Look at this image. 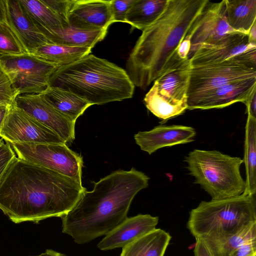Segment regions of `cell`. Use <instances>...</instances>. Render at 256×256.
Masks as SVG:
<instances>
[{
  "label": "cell",
  "instance_id": "obj_19",
  "mask_svg": "<svg viewBox=\"0 0 256 256\" xmlns=\"http://www.w3.org/2000/svg\"><path fill=\"white\" fill-rule=\"evenodd\" d=\"M6 0L8 26L18 38L26 52L32 54L38 47L50 44L18 0Z\"/></svg>",
  "mask_w": 256,
  "mask_h": 256
},
{
  "label": "cell",
  "instance_id": "obj_20",
  "mask_svg": "<svg viewBox=\"0 0 256 256\" xmlns=\"http://www.w3.org/2000/svg\"><path fill=\"white\" fill-rule=\"evenodd\" d=\"M107 30H84L68 26L43 34L50 44L72 46L86 47L92 49L102 40L107 34Z\"/></svg>",
  "mask_w": 256,
  "mask_h": 256
},
{
  "label": "cell",
  "instance_id": "obj_34",
  "mask_svg": "<svg viewBox=\"0 0 256 256\" xmlns=\"http://www.w3.org/2000/svg\"><path fill=\"white\" fill-rule=\"evenodd\" d=\"M256 238L250 240L238 247L230 256H256Z\"/></svg>",
  "mask_w": 256,
  "mask_h": 256
},
{
  "label": "cell",
  "instance_id": "obj_6",
  "mask_svg": "<svg viewBox=\"0 0 256 256\" xmlns=\"http://www.w3.org/2000/svg\"><path fill=\"white\" fill-rule=\"evenodd\" d=\"M184 162L194 183L200 185L213 200L229 198L242 194L246 182L240 167L243 162L216 150L196 149L185 157Z\"/></svg>",
  "mask_w": 256,
  "mask_h": 256
},
{
  "label": "cell",
  "instance_id": "obj_10",
  "mask_svg": "<svg viewBox=\"0 0 256 256\" xmlns=\"http://www.w3.org/2000/svg\"><path fill=\"white\" fill-rule=\"evenodd\" d=\"M240 54L220 62L192 66L187 100L231 82L256 78V66L242 62Z\"/></svg>",
  "mask_w": 256,
  "mask_h": 256
},
{
  "label": "cell",
  "instance_id": "obj_29",
  "mask_svg": "<svg viewBox=\"0 0 256 256\" xmlns=\"http://www.w3.org/2000/svg\"><path fill=\"white\" fill-rule=\"evenodd\" d=\"M24 53L27 52L10 26L0 24V56Z\"/></svg>",
  "mask_w": 256,
  "mask_h": 256
},
{
  "label": "cell",
  "instance_id": "obj_32",
  "mask_svg": "<svg viewBox=\"0 0 256 256\" xmlns=\"http://www.w3.org/2000/svg\"><path fill=\"white\" fill-rule=\"evenodd\" d=\"M135 0H111L114 22H125L126 14Z\"/></svg>",
  "mask_w": 256,
  "mask_h": 256
},
{
  "label": "cell",
  "instance_id": "obj_14",
  "mask_svg": "<svg viewBox=\"0 0 256 256\" xmlns=\"http://www.w3.org/2000/svg\"><path fill=\"white\" fill-rule=\"evenodd\" d=\"M256 90V78L231 82L187 100V110L221 108L237 102L244 104Z\"/></svg>",
  "mask_w": 256,
  "mask_h": 256
},
{
  "label": "cell",
  "instance_id": "obj_22",
  "mask_svg": "<svg viewBox=\"0 0 256 256\" xmlns=\"http://www.w3.org/2000/svg\"><path fill=\"white\" fill-rule=\"evenodd\" d=\"M40 93L52 107L74 122L92 106L72 92L54 87L48 86Z\"/></svg>",
  "mask_w": 256,
  "mask_h": 256
},
{
  "label": "cell",
  "instance_id": "obj_37",
  "mask_svg": "<svg viewBox=\"0 0 256 256\" xmlns=\"http://www.w3.org/2000/svg\"><path fill=\"white\" fill-rule=\"evenodd\" d=\"M0 24L8 25L6 0H0Z\"/></svg>",
  "mask_w": 256,
  "mask_h": 256
},
{
  "label": "cell",
  "instance_id": "obj_21",
  "mask_svg": "<svg viewBox=\"0 0 256 256\" xmlns=\"http://www.w3.org/2000/svg\"><path fill=\"white\" fill-rule=\"evenodd\" d=\"M172 236L156 228L122 248L120 256H164Z\"/></svg>",
  "mask_w": 256,
  "mask_h": 256
},
{
  "label": "cell",
  "instance_id": "obj_5",
  "mask_svg": "<svg viewBox=\"0 0 256 256\" xmlns=\"http://www.w3.org/2000/svg\"><path fill=\"white\" fill-rule=\"evenodd\" d=\"M256 222V194L202 201L190 212L187 227L198 238L216 239L234 234Z\"/></svg>",
  "mask_w": 256,
  "mask_h": 256
},
{
  "label": "cell",
  "instance_id": "obj_7",
  "mask_svg": "<svg viewBox=\"0 0 256 256\" xmlns=\"http://www.w3.org/2000/svg\"><path fill=\"white\" fill-rule=\"evenodd\" d=\"M192 65L188 58L170 68L154 82L144 99L154 116L168 120L187 110V92Z\"/></svg>",
  "mask_w": 256,
  "mask_h": 256
},
{
  "label": "cell",
  "instance_id": "obj_25",
  "mask_svg": "<svg viewBox=\"0 0 256 256\" xmlns=\"http://www.w3.org/2000/svg\"><path fill=\"white\" fill-rule=\"evenodd\" d=\"M168 2V0H135L126 14L125 22L142 31L161 15Z\"/></svg>",
  "mask_w": 256,
  "mask_h": 256
},
{
  "label": "cell",
  "instance_id": "obj_36",
  "mask_svg": "<svg viewBox=\"0 0 256 256\" xmlns=\"http://www.w3.org/2000/svg\"><path fill=\"white\" fill-rule=\"evenodd\" d=\"M194 248V256H212L208 249L201 239L196 238Z\"/></svg>",
  "mask_w": 256,
  "mask_h": 256
},
{
  "label": "cell",
  "instance_id": "obj_13",
  "mask_svg": "<svg viewBox=\"0 0 256 256\" xmlns=\"http://www.w3.org/2000/svg\"><path fill=\"white\" fill-rule=\"evenodd\" d=\"M15 103L18 108L55 132L66 143L74 140L76 122L56 110L41 93L18 95Z\"/></svg>",
  "mask_w": 256,
  "mask_h": 256
},
{
  "label": "cell",
  "instance_id": "obj_31",
  "mask_svg": "<svg viewBox=\"0 0 256 256\" xmlns=\"http://www.w3.org/2000/svg\"><path fill=\"white\" fill-rule=\"evenodd\" d=\"M60 18L63 27L70 26L68 14L74 0H42Z\"/></svg>",
  "mask_w": 256,
  "mask_h": 256
},
{
  "label": "cell",
  "instance_id": "obj_12",
  "mask_svg": "<svg viewBox=\"0 0 256 256\" xmlns=\"http://www.w3.org/2000/svg\"><path fill=\"white\" fill-rule=\"evenodd\" d=\"M224 0L212 2L208 0L201 13L186 36L190 41V59L202 44H212L226 34L234 32L227 24Z\"/></svg>",
  "mask_w": 256,
  "mask_h": 256
},
{
  "label": "cell",
  "instance_id": "obj_40",
  "mask_svg": "<svg viewBox=\"0 0 256 256\" xmlns=\"http://www.w3.org/2000/svg\"><path fill=\"white\" fill-rule=\"evenodd\" d=\"M66 256L64 254H62L60 252H56L52 250L48 249L46 250L45 252L39 254L38 256Z\"/></svg>",
  "mask_w": 256,
  "mask_h": 256
},
{
  "label": "cell",
  "instance_id": "obj_16",
  "mask_svg": "<svg viewBox=\"0 0 256 256\" xmlns=\"http://www.w3.org/2000/svg\"><path fill=\"white\" fill-rule=\"evenodd\" d=\"M69 25L84 30H107L114 22L111 0H74Z\"/></svg>",
  "mask_w": 256,
  "mask_h": 256
},
{
  "label": "cell",
  "instance_id": "obj_1",
  "mask_svg": "<svg viewBox=\"0 0 256 256\" xmlns=\"http://www.w3.org/2000/svg\"><path fill=\"white\" fill-rule=\"evenodd\" d=\"M86 189L76 180L16 156L0 180V209L14 222L62 217Z\"/></svg>",
  "mask_w": 256,
  "mask_h": 256
},
{
  "label": "cell",
  "instance_id": "obj_11",
  "mask_svg": "<svg viewBox=\"0 0 256 256\" xmlns=\"http://www.w3.org/2000/svg\"><path fill=\"white\" fill-rule=\"evenodd\" d=\"M0 137L10 144H66L55 132L18 108L15 102L10 108L0 132Z\"/></svg>",
  "mask_w": 256,
  "mask_h": 256
},
{
  "label": "cell",
  "instance_id": "obj_26",
  "mask_svg": "<svg viewBox=\"0 0 256 256\" xmlns=\"http://www.w3.org/2000/svg\"><path fill=\"white\" fill-rule=\"evenodd\" d=\"M244 157L246 171L245 194H256V118L248 116Z\"/></svg>",
  "mask_w": 256,
  "mask_h": 256
},
{
  "label": "cell",
  "instance_id": "obj_35",
  "mask_svg": "<svg viewBox=\"0 0 256 256\" xmlns=\"http://www.w3.org/2000/svg\"><path fill=\"white\" fill-rule=\"evenodd\" d=\"M245 104L248 116L256 118V90L253 92Z\"/></svg>",
  "mask_w": 256,
  "mask_h": 256
},
{
  "label": "cell",
  "instance_id": "obj_15",
  "mask_svg": "<svg viewBox=\"0 0 256 256\" xmlns=\"http://www.w3.org/2000/svg\"><path fill=\"white\" fill-rule=\"evenodd\" d=\"M256 44L249 41L248 34L234 32L212 44H202L190 59L192 66L220 62L233 58Z\"/></svg>",
  "mask_w": 256,
  "mask_h": 256
},
{
  "label": "cell",
  "instance_id": "obj_18",
  "mask_svg": "<svg viewBox=\"0 0 256 256\" xmlns=\"http://www.w3.org/2000/svg\"><path fill=\"white\" fill-rule=\"evenodd\" d=\"M158 222V217L148 214L127 217L106 234L97 246L102 250L123 248L156 229Z\"/></svg>",
  "mask_w": 256,
  "mask_h": 256
},
{
  "label": "cell",
  "instance_id": "obj_4",
  "mask_svg": "<svg viewBox=\"0 0 256 256\" xmlns=\"http://www.w3.org/2000/svg\"><path fill=\"white\" fill-rule=\"evenodd\" d=\"M48 86L72 92L92 105L130 98L135 87L126 70L90 54L58 68Z\"/></svg>",
  "mask_w": 256,
  "mask_h": 256
},
{
  "label": "cell",
  "instance_id": "obj_38",
  "mask_svg": "<svg viewBox=\"0 0 256 256\" xmlns=\"http://www.w3.org/2000/svg\"><path fill=\"white\" fill-rule=\"evenodd\" d=\"M10 106H0V132Z\"/></svg>",
  "mask_w": 256,
  "mask_h": 256
},
{
  "label": "cell",
  "instance_id": "obj_39",
  "mask_svg": "<svg viewBox=\"0 0 256 256\" xmlns=\"http://www.w3.org/2000/svg\"><path fill=\"white\" fill-rule=\"evenodd\" d=\"M248 36L250 42L256 44V22L250 28L248 33Z\"/></svg>",
  "mask_w": 256,
  "mask_h": 256
},
{
  "label": "cell",
  "instance_id": "obj_8",
  "mask_svg": "<svg viewBox=\"0 0 256 256\" xmlns=\"http://www.w3.org/2000/svg\"><path fill=\"white\" fill-rule=\"evenodd\" d=\"M16 156L76 180L82 184V158L66 144H10Z\"/></svg>",
  "mask_w": 256,
  "mask_h": 256
},
{
  "label": "cell",
  "instance_id": "obj_23",
  "mask_svg": "<svg viewBox=\"0 0 256 256\" xmlns=\"http://www.w3.org/2000/svg\"><path fill=\"white\" fill-rule=\"evenodd\" d=\"M225 16L235 32L246 34L256 22V0H224Z\"/></svg>",
  "mask_w": 256,
  "mask_h": 256
},
{
  "label": "cell",
  "instance_id": "obj_33",
  "mask_svg": "<svg viewBox=\"0 0 256 256\" xmlns=\"http://www.w3.org/2000/svg\"><path fill=\"white\" fill-rule=\"evenodd\" d=\"M16 156V154L9 142H6L0 146V180Z\"/></svg>",
  "mask_w": 256,
  "mask_h": 256
},
{
  "label": "cell",
  "instance_id": "obj_30",
  "mask_svg": "<svg viewBox=\"0 0 256 256\" xmlns=\"http://www.w3.org/2000/svg\"><path fill=\"white\" fill-rule=\"evenodd\" d=\"M16 96L8 77L0 69V106L12 105Z\"/></svg>",
  "mask_w": 256,
  "mask_h": 256
},
{
  "label": "cell",
  "instance_id": "obj_9",
  "mask_svg": "<svg viewBox=\"0 0 256 256\" xmlns=\"http://www.w3.org/2000/svg\"><path fill=\"white\" fill-rule=\"evenodd\" d=\"M58 68L28 53L0 56V69L8 77L17 96L42 92Z\"/></svg>",
  "mask_w": 256,
  "mask_h": 256
},
{
  "label": "cell",
  "instance_id": "obj_17",
  "mask_svg": "<svg viewBox=\"0 0 256 256\" xmlns=\"http://www.w3.org/2000/svg\"><path fill=\"white\" fill-rule=\"evenodd\" d=\"M196 134L190 126L160 125L148 131L139 132L134 138L142 150L151 154L162 148L193 142Z\"/></svg>",
  "mask_w": 256,
  "mask_h": 256
},
{
  "label": "cell",
  "instance_id": "obj_24",
  "mask_svg": "<svg viewBox=\"0 0 256 256\" xmlns=\"http://www.w3.org/2000/svg\"><path fill=\"white\" fill-rule=\"evenodd\" d=\"M91 50L92 48L86 47L47 44L38 47L30 54L60 67L80 60L90 54Z\"/></svg>",
  "mask_w": 256,
  "mask_h": 256
},
{
  "label": "cell",
  "instance_id": "obj_41",
  "mask_svg": "<svg viewBox=\"0 0 256 256\" xmlns=\"http://www.w3.org/2000/svg\"><path fill=\"white\" fill-rule=\"evenodd\" d=\"M4 143V142L2 138H0V146Z\"/></svg>",
  "mask_w": 256,
  "mask_h": 256
},
{
  "label": "cell",
  "instance_id": "obj_3",
  "mask_svg": "<svg viewBox=\"0 0 256 256\" xmlns=\"http://www.w3.org/2000/svg\"><path fill=\"white\" fill-rule=\"evenodd\" d=\"M208 0H168L161 15L142 30L126 62L134 86L145 89L182 62L178 49Z\"/></svg>",
  "mask_w": 256,
  "mask_h": 256
},
{
  "label": "cell",
  "instance_id": "obj_2",
  "mask_svg": "<svg viewBox=\"0 0 256 256\" xmlns=\"http://www.w3.org/2000/svg\"><path fill=\"white\" fill-rule=\"evenodd\" d=\"M149 178L132 168L112 172L86 190L74 208L61 217L62 232L82 244L106 236L126 218L136 195Z\"/></svg>",
  "mask_w": 256,
  "mask_h": 256
},
{
  "label": "cell",
  "instance_id": "obj_28",
  "mask_svg": "<svg viewBox=\"0 0 256 256\" xmlns=\"http://www.w3.org/2000/svg\"><path fill=\"white\" fill-rule=\"evenodd\" d=\"M18 0L42 34L63 27L59 16L42 0Z\"/></svg>",
  "mask_w": 256,
  "mask_h": 256
},
{
  "label": "cell",
  "instance_id": "obj_27",
  "mask_svg": "<svg viewBox=\"0 0 256 256\" xmlns=\"http://www.w3.org/2000/svg\"><path fill=\"white\" fill-rule=\"evenodd\" d=\"M254 238H256V222L228 236L216 239L201 240L212 256H230L242 244Z\"/></svg>",
  "mask_w": 256,
  "mask_h": 256
}]
</instances>
